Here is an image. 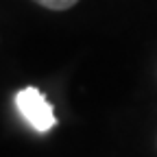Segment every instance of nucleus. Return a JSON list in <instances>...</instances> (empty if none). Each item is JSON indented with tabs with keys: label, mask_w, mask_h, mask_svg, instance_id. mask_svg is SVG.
<instances>
[{
	"label": "nucleus",
	"mask_w": 157,
	"mask_h": 157,
	"mask_svg": "<svg viewBox=\"0 0 157 157\" xmlns=\"http://www.w3.org/2000/svg\"><path fill=\"white\" fill-rule=\"evenodd\" d=\"M15 107L37 133H48L57 124L55 107L37 87H24L15 94Z\"/></svg>",
	"instance_id": "1"
},
{
	"label": "nucleus",
	"mask_w": 157,
	"mask_h": 157,
	"mask_svg": "<svg viewBox=\"0 0 157 157\" xmlns=\"http://www.w3.org/2000/svg\"><path fill=\"white\" fill-rule=\"evenodd\" d=\"M33 2L42 5L44 9H50V11H66V9L74 7L78 0H33Z\"/></svg>",
	"instance_id": "2"
}]
</instances>
